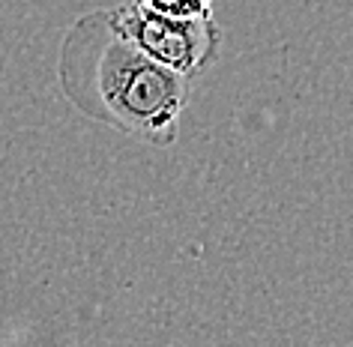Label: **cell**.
<instances>
[{"label": "cell", "mask_w": 353, "mask_h": 347, "mask_svg": "<svg viewBox=\"0 0 353 347\" xmlns=\"http://www.w3.org/2000/svg\"><path fill=\"white\" fill-rule=\"evenodd\" d=\"M141 6L174 19H210L213 15V0H138Z\"/></svg>", "instance_id": "obj_3"}, {"label": "cell", "mask_w": 353, "mask_h": 347, "mask_svg": "<svg viewBox=\"0 0 353 347\" xmlns=\"http://www.w3.org/2000/svg\"><path fill=\"white\" fill-rule=\"evenodd\" d=\"M111 21L132 46L153 57L159 66L195 78L216 63L222 51V28L210 19H174L153 12L138 0L111 10Z\"/></svg>", "instance_id": "obj_2"}, {"label": "cell", "mask_w": 353, "mask_h": 347, "mask_svg": "<svg viewBox=\"0 0 353 347\" xmlns=\"http://www.w3.org/2000/svg\"><path fill=\"white\" fill-rule=\"evenodd\" d=\"M57 75L63 96L84 117L153 147H171L180 135L192 78L132 46L111 21V10L87 12L66 30Z\"/></svg>", "instance_id": "obj_1"}]
</instances>
